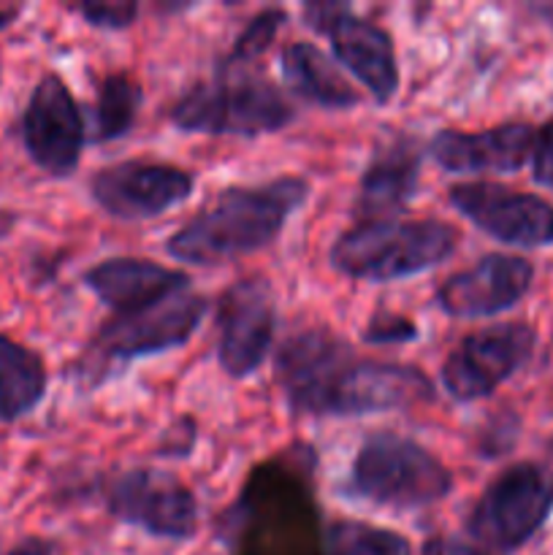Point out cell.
I'll return each instance as SVG.
<instances>
[{
  "instance_id": "6da1fadb",
  "label": "cell",
  "mask_w": 553,
  "mask_h": 555,
  "mask_svg": "<svg viewBox=\"0 0 553 555\" xmlns=\"http://www.w3.org/2000/svg\"><path fill=\"white\" fill-rule=\"evenodd\" d=\"M274 379L293 415L307 417H361L434 399L421 369L358 358L329 328L287 336L276 350Z\"/></svg>"
},
{
  "instance_id": "7a4b0ae2",
  "label": "cell",
  "mask_w": 553,
  "mask_h": 555,
  "mask_svg": "<svg viewBox=\"0 0 553 555\" xmlns=\"http://www.w3.org/2000/svg\"><path fill=\"white\" fill-rule=\"evenodd\" d=\"M309 198V182L280 177L249 188H228L166 242L171 258L211 266L258 253L276 242L291 215Z\"/></svg>"
},
{
  "instance_id": "3957f363",
  "label": "cell",
  "mask_w": 553,
  "mask_h": 555,
  "mask_svg": "<svg viewBox=\"0 0 553 555\" xmlns=\"http://www.w3.org/2000/svg\"><path fill=\"white\" fill-rule=\"evenodd\" d=\"M459 244L450 222L434 220H369L342 233L331 244V266L350 280L396 282L417 276L442 263Z\"/></svg>"
},
{
  "instance_id": "277c9868",
  "label": "cell",
  "mask_w": 553,
  "mask_h": 555,
  "mask_svg": "<svg viewBox=\"0 0 553 555\" xmlns=\"http://www.w3.org/2000/svg\"><path fill=\"white\" fill-rule=\"evenodd\" d=\"M453 475L415 439L374 431L361 442L350 464L347 491L385 509H423L442 502Z\"/></svg>"
},
{
  "instance_id": "5b68a950",
  "label": "cell",
  "mask_w": 553,
  "mask_h": 555,
  "mask_svg": "<svg viewBox=\"0 0 553 555\" xmlns=\"http://www.w3.org/2000/svg\"><path fill=\"white\" fill-rule=\"evenodd\" d=\"M168 119L184 133L255 139L285 130L296 119V108L269 79L222 70L220 79L184 92L171 106Z\"/></svg>"
},
{
  "instance_id": "8992f818",
  "label": "cell",
  "mask_w": 553,
  "mask_h": 555,
  "mask_svg": "<svg viewBox=\"0 0 553 555\" xmlns=\"http://www.w3.org/2000/svg\"><path fill=\"white\" fill-rule=\"evenodd\" d=\"M553 509V477L545 466L515 464L483 491L466 518V531L493 551H518Z\"/></svg>"
},
{
  "instance_id": "52a82bcc",
  "label": "cell",
  "mask_w": 553,
  "mask_h": 555,
  "mask_svg": "<svg viewBox=\"0 0 553 555\" xmlns=\"http://www.w3.org/2000/svg\"><path fill=\"white\" fill-rule=\"evenodd\" d=\"M106 509L157 540H190L198 531V499L168 472L128 469L108 480Z\"/></svg>"
},
{
  "instance_id": "ba28073f",
  "label": "cell",
  "mask_w": 553,
  "mask_h": 555,
  "mask_svg": "<svg viewBox=\"0 0 553 555\" xmlns=\"http://www.w3.org/2000/svg\"><path fill=\"white\" fill-rule=\"evenodd\" d=\"M209 312V301L198 293H173L133 314H114L98 331L92 350L103 361H139L188 345Z\"/></svg>"
},
{
  "instance_id": "9c48e42d",
  "label": "cell",
  "mask_w": 553,
  "mask_h": 555,
  "mask_svg": "<svg viewBox=\"0 0 553 555\" xmlns=\"http://www.w3.org/2000/svg\"><path fill=\"white\" fill-rule=\"evenodd\" d=\"M535 331L526 323L488 325L464 336L442 366V385L459 404L488 399L535 352Z\"/></svg>"
},
{
  "instance_id": "30bf717a",
  "label": "cell",
  "mask_w": 553,
  "mask_h": 555,
  "mask_svg": "<svg viewBox=\"0 0 553 555\" xmlns=\"http://www.w3.org/2000/svg\"><path fill=\"white\" fill-rule=\"evenodd\" d=\"M304 22L329 36L336 60L366 87L377 103H388L399 90V60L394 38L374 22L352 14L342 3L304 5Z\"/></svg>"
},
{
  "instance_id": "8fae6325",
  "label": "cell",
  "mask_w": 553,
  "mask_h": 555,
  "mask_svg": "<svg viewBox=\"0 0 553 555\" xmlns=\"http://www.w3.org/2000/svg\"><path fill=\"white\" fill-rule=\"evenodd\" d=\"M276 331L274 291L266 280H242L217 301V363L233 379L258 372Z\"/></svg>"
},
{
  "instance_id": "7c38bea8",
  "label": "cell",
  "mask_w": 553,
  "mask_h": 555,
  "mask_svg": "<svg viewBox=\"0 0 553 555\" xmlns=\"http://www.w3.org/2000/svg\"><path fill=\"white\" fill-rule=\"evenodd\" d=\"M193 190V171L152 160L114 163L90 179L92 201L117 220H155L184 204Z\"/></svg>"
},
{
  "instance_id": "4fadbf2b",
  "label": "cell",
  "mask_w": 553,
  "mask_h": 555,
  "mask_svg": "<svg viewBox=\"0 0 553 555\" xmlns=\"http://www.w3.org/2000/svg\"><path fill=\"white\" fill-rule=\"evenodd\" d=\"M27 157L49 177H70L85 150V117L57 74H43L22 112Z\"/></svg>"
},
{
  "instance_id": "5bb4252c",
  "label": "cell",
  "mask_w": 553,
  "mask_h": 555,
  "mask_svg": "<svg viewBox=\"0 0 553 555\" xmlns=\"http://www.w3.org/2000/svg\"><path fill=\"white\" fill-rule=\"evenodd\" d=\"M448 201L477 231L513 247H545L553 242V206L540 195L518 193L497 182H461Z\"/></svg>"
},
{
  "instance_id": "9a60e30c",
  "label": "cell",
  "mask_w": 553,
  "mask_h": 555,
  "mask_svg": "<svg viewBox=\"0 0 553 555\" xmlns=\"http://www.w3.org/2000/svg\"><path fill=\"white\" fill-rule=\"evenodd\" d=\"M535 266L520 255L493 253L470 269L448 276L437 291V304L445 314L459 320L493 318L513 309L529 293Z\"/></svg>"
},
{
  "instance_id": "2e32d148",
  "label": "cell",
  "mask_w": 553,
  "mask_h": 555,
  "mask_svg": "<svg viewBox=\"0 0 553 555\" xmlns=\"http://www.w3.org/2000/svg\"><path fill=\"white\" fill-rule=\"evenodd\" d=\"M535 128L526 122H504L497 128L464 133L437 130L426 146V155L450 173H510L518 171L531 155Z\"/></svg>"
},
{
  "instance_id": "e0dca14e",
  "label": "cell",
  "mask_w": 553,
  "mask_h": 555,
  "mask_svg": "<svg viewBox=\"0 0 553 555\" xmlns=\"http://www.w3.org/2000/svg\"><path fill=\"white\" fill-rule=\"evenodd\" d=\"M423 150L412 135H390L374 150L361 173L356 215L361 222L394 220L412 201L421 179Z\"/></svg>"
},
{
  "instance_id": "ac0fdd59",
  "label": "cell",
  "mask_w": 553,
  "mask_h": 555,
  "mask_svg": "<svg viewBox=\"0 0 553 555\" xmlns=\"http://www.w3.org/2000/svg\"><path fill=\"white\" fill-rule=\"evenodd\" d=\"M92 296L114 309V314H133L173 293L190 291V276L171 266L144 258H112L92 266L81 276Z\"/></svg>"
},
{
  "instance_id": "d6986e66",
  "label": "cell",
  "mask_w": 553,
  "mask_h": 555,
  "mask_svg": "<svg viewBox=\"0 0 553 555\" xmlns=\"http://www.w3.org/2000/svg\"><path fill=\"white\" fill-rule=\"evenodd\" d=\"M280 68L287 87L304 101L323 108H352L361 103V92L342 76L329 60L309 41H291L280 52Z\"/></svg>"
},
{
  "instance_id": "ffe728a7",
  "label": "cell",
  "mask_w": 553,
  "mask_h": 555,
  "mask_svg": "<svg viewBox=\"0 0 553 555\" xmlns=\"http://www.w3.org/2000/svg\"><path fill=\"white\" fill-rule=\"evenodd\" d=\"M47 363L30 347L0 334V423L30 415L47 396Z\"/></svg>"
},
{
  "instance_id": "44dd1931",
  "label": "cell",
  "mask_w": 553,
  "mask_h": 555,
  "mask_svg": "<svg viewBox=\"0 0 553 555\" xmlns=\"http://www.w3.org/2000/svg\"><path fill=\"white\" fill-rule=\"evenodd\" d=\"M141 103H144V90L128 70H114L103 76L95 92V106H92V122H95L92 139L101 144V141L128 135L139 117Z\"/></svg>"
},
{
  "instance_id": "7402d4cb",
  "label": "cell",
  "mask_w": 553,
  "mask_h": 555,
  "mask_svg": "<svg viewBox=\"0 0 553 555\" xmlns=\"http://www.w3.org/2000/svg\"><path fill=\"white\" fill-rule=\"evenodd\" d=\"M325 555H410V542L390 529L339 520L325 534Z\"/></svg>"
},
{
  "instance_id": "603a6c76",
  "label": "cell",
  "mask_w": 553,
  "mask_h": 555,
  "mask_svg": "<svg viewBox=\"0 0 553 555\" xmlns=\"http://www.w3.org/2000/svg\"><path fill=\"white\" fill-rule=\"evenodd\" d=\"M287 14L282 9H263L253 16V20L244 25V30L239 33V38L233 41L231 52L222 60V70L239 68V65H247L253 60H258L266 49L274 43L276 33L285 25Z\"/></svg>"
},
{
  "instance_id": "cb8c5ba5",
  "label": "cell",
  "mask_w": 553,
  "mask_h": 555,
  "mask_svg": "<svg viewBox=\"0 0 553 555\" xmlns=\"http://www.w3.org/2000/svg\"><path fill=\"white\" fill-rule=\"evenodd\" d=\"M76 14L98 30H125L139 16V3L133 0H108V3H79Z\"/></svg>"
},
{
  "instance_id": "d4e9b609",
  "label": "cell",
  "mask_w": 553,
  "mask_h": 555,
  "mask_svg": "<svg viewBox=\"0 0 553 555\" xmlns=\"http://www.w3.org/2000/svg\"><path fill=\"white\" fill-rule=\"evenodd\" d=\"M417 339V325L404 314L377 312L363 328V341L366 345H407Z\"/></svg>"
},
{
  "instance_id": "484cf974",
  "label": "cell",
  "mask_w": 553,
  "mask_h": 555,
  "mask_svg": "<svg viewBox=\"0 0 553 555\" xmlns=\"http://www.w3.org/2000/svg\"><path fill=\"white\" fill-rule=\"evenodd\" d=\"M531 171L535 179L545 188L553 190V117L548 119L535 135V146H531Z\"/></svg>"
},
{
  "instance_id": "4316f807",
  "label": "cell",
  "mask_w": 553,
  "mask_h": 555,
  "mask_svg": "<svg viewBox=\"0 0 553 555\" xmlns=\"http://www.w3.org/2000/svg\"><path fill=\"white\" fill-rule=\"evenodd\" d=\"M421 555H493L483 547L470 545V542L459 540V537H432L423 545Z\"/></svg>"
},
{
  "instance_id": "83f0119b",
  "label": "cell",
  "mask_w": 553,
  "mask_h": 555,
  "mask_svg": "<svg viewBox=\"0 0 553 555\" xmlns=\"http://www.w3.org/2000/svg\"><path fill=\"white\" fill-rule=\"evenodd\" d=\"M177 442H179V455L184 459V455L193 450V442H195V423L190 421V417H179L177 426H171V434L166 437V444L160 448V453L171 455V459H173Z\"/></svg>"
},
{
  "instance_id": "f1b7e54d",
  "label": "cell",
  "mask_w": 553,
  "mask_h": 555,
  "mask_svg": "<svg viewBox=\"0 0 553 555\" xmlns=\"http://www.w3.org/2000/svg\"><path fill=\"white\" fill-rule=\"evenodd\" d=\"M5 555H57V545L43 537H27V540L16 542Z\"/></svg>"
},
{
  "instance_id": "f546056e",
  "label": "cell",
  "mask_w": 553,
  "mask_h": 555,
  "mask_svg": "<svg viewBox=\"0 0 553 555\" xmlns=\"http://www.w3.org/2000/svg\"><path fill=\"white\" fill-rule=\"evenodd\" d=\"M16 14H20V11H16V9H11V11H0V27L11 25V20H14Z\"/></svg>"
},
{
  "instance_id": "4dcf8cb0",
  "label": "cell",
  "mask_w": 553,
  "mask_h": 555,
  "mask_svg": "<svg viewBox=\"0 0 553 555\" xmlns=\"http://www.w3.org/2000/svg\"><path fill=\"white\" fill-rule=\"evenodd\" d=\"M542 14H545V16H548V20H551V22H553V5H548V9H542Z\"/></svg>"
}]
</instances>
